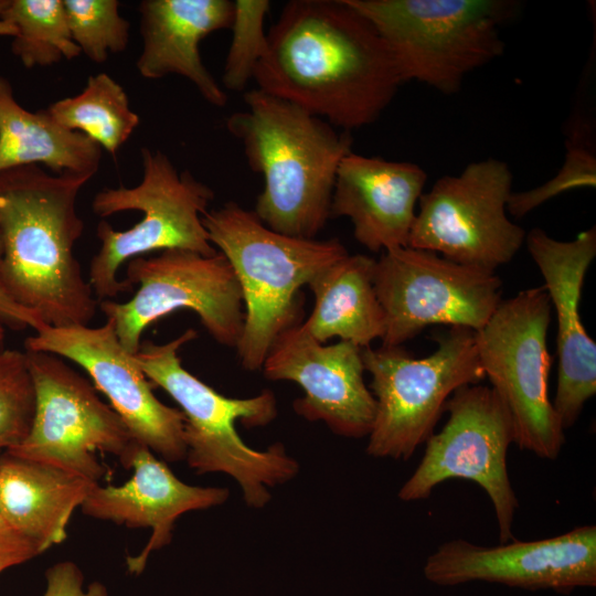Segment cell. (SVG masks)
<instances>
[{"label": "cell", "instance_id": "26", "mask_svg": "<svg viewBox=\"0 0 596 596\" xmlns=\"http://www.w3.org/2000/svg\"><path fill=\"white\" fill-rule=\"evenodd\" d=\"M0 19L14 28L11 51L26 68L82 53L72 39L63 0H9Z\"/></svg>", "mask_w": 596, "mask_h": 596}, {"label": "cell", "instance_id": "20", "mask_svg": "<svg viewBox=\"0 0 596 596\" xmlns=\"http://www.w3.org/2000/svg\"><path fill=\"white\" fill-rule=\"evenodd\" d=\"M134 472L121 486L95 485L81 508L84 514L125 524L150 528V540L138 556H128L127 567L140 574L151 552L168 545L177 519L189 511L223 504L226 488L190 486L181 481L153 453L138 445L130 462Z\"/></svg>", "mask_w": 596, "mask_h": 596}, {"label": "cell", "instance_id": "27", "mask_svg": "<svg viewBox=\"0 0 596 596\" xmlns=\"http://www.w3.org/2000/svg\"><path fill=\"white\" fill-rule=\"evenodd\" d=\"M565 147V160L557 173L536 188L513 191L508 202V213L514 217H523L564 192L578 188H595L596 152L590 126L582 123L573 126Z\"/></svg>", "mask_w": 596, "mask_h": 596}, {"label": "cell", "instance_id": "15", "mask_svg": "<svg viewBox=\"0 0 596 596\" xmlns=\"http://www.w3.org/2000/svg\"><path fill=\"white\" fill-rule=\"evenodd\" d=\"M26 351L58 355L79 365L110 402L135 440L167 461L185 459L184 415L160 402L135 354L119 342L111 319L100 327L46 326L24 341Z\"/></svg>", "mask_w": 596, "mask_h": 596}, {"label": "cell", "instance_id": "2", "mask_svg": "<svg viewBox=\"0 0 596 596\" xmlns=\"http://www.w3.org/2000/svg\"><path fill=\"white\" fill-rule=\"evenodd\" d=\"M91 178L35 164L0 172V284L51 327L87 326L98 308L74 254L85 228L77 196Z\"/></svg>", "mask_w": 596, "mask_h": 596}, {"label": "cell", "instance_id": "10", "mask_svg": "<svg viewBox=\"0 0 596 596\" xmlns=\"http://www.w3.org/2000/svg\"><path fill=\"white\" fill-rule=\"evenodd\" d=\"M25 354L34 387V415L26 437L6 453L96 483L104 477L97 451L110 454L130 468L140 444L95 386L58 355L26 350Z\"/></svg>", "mask_w": 596, "mask_h": 596}, {"label": "cell", "instance_id": "16", "mask_svg": "<svg viewBox=\"0 0 596 596\" xmlns=\"http://www.w3.org/2000/svg\"><path fill=\"white\" fill-rule=\"evenodd\" d=\"M423 574L439 586L486 582L558 593L594 587L596 526L583 525L547 539L511 540L497 546L451 540L426 558Z\"/></svg>", "mask_w": 596, "mask_h": 596}, {"label": "cell", "instance_id": "7", "mask_svg": "<svg viewBox=\"0 0 596 596\" xmlns=\"http://www.w3.org/2000/svg\"><path fill=\"white\" fill-rule=\"evenodd\" d=\"M142 179L136 187L104 188L92 202L93 212L107 217L139 211L141 220L126 231H116L106 221L97 225L99 249L93 256L88 283L98 301L130 291L119 268L134 257L151 252L185 249L211 256V244L202 216L214 199L213 190L190 171H179L169 157L141 148Z\"/></svg>", "mask_w": 596, "mask_h": 596}, {"label": "cell", "instance_id": "23", "mask_svg": "<svg viewBox=\"0 0 596 596\" xmlns=\"http://www.w3.org/2000/svg\"><path fill=\"white\" fill-rule=\"evenodd\" d=\"M375 259L348 254L308 284L313 294L311 315L304 329L324 344L338 337L361 349L385 331V317L373 284Z\"/></svg>", "mask_w": 596, "mask_h": 596}, {"label": "cell", "instance_id": "25", "mask_svg": "<svg viewBox=\"0 0 596 596\" xmlns=\"http://www.w3.org/2000/svg\"><path fill=\"white\" fill-rule=\"evenodd\" d=\"M46 109L60 126L84 134L111 156L140 120L123 86L106 73L91 75L78 95L56 100Z\"/></svg>", "mask_w": 596, "mask_h": 596}, {"label": "cell", "instance_id": "6", "mask_svg": "<svg viewBox=\"0 0 596 596\" xmlns=\"http://www.w3.org/2000/svg\"><path fill=\"white\" fill-rule=\"evenodd\" d=\"M389 46L403 83L415 81L453 95L468 74L504 51L501 26L511 0H348Z\"/></svg>", "mask_w": 596, "mask_h": 596}, {"label": "cell", "instance_id": "19", "mask_svg": "<svg viewBox=\"0 0 596 596\" xmlns=\"http://www.w3.org/2000/svg\"><path fill=\"white\" fill-rule=\"evenodd\" d=\"M426 181L414 162L351 151L337 171L330 217H348L355 240L371 252L407 246Z\"/></svg>", "mask_w": 596, "mask_h": 596}, {"label": "cell", "instance_id": "1", "mask_svg": "<svg viewBox=\"0 0 596 596\" xmlns=\"http://www.w3.org/2000/svg\"><path fill=\"white\" fill-rule=\"evenodd\" d=\"M259 89L351 132L380 118L403 83L385 41L348 0H292L267 33Z\"/></svg>", "mask_w": 596, "mask_h": 596}, {"label": "cell", "instance_id": "35", "mask_svg": "<svg viewBox=\"0 0 596 596\" xmlns=\"http://www.w3.org/2000/svg\"><path fill=\"white\" fill-rule=\"evenodd\" d=\"M4 324L0 321V353L4 350V342H6V330Z\"/></svg>", "mask_w": 596, "mask_h": 596}, {"label": "cell", "instance_id": "13", "mask_svg": "<svg viewBox=\"0 0 596 596\" xmlns=\"http://www.w3.org/2000/svg\"><path fill=\"white\" fill-rule=\"evenodd\" d=\"M448 419L432 434L421 462L397 496L411 502L427 499L449 479L476 482L490 498L501 543L513 539L519 501L508 473L507 454L514 443L510 413L491 386L470 384L446 403Z\"/></svg>", "mask_w": 596, "mask_h": 596}, {"label": "cell", "instance_id": "9", "mask_svg": "<svg viewBox=\"0 0 596 596\" xmlns=\"http://www.w3.org/2000/svg\"><path fill=\"white\" fill-rule=\"evenodd\" d=\"M551 315L544 287L529 288L501 300L475 331V340L485 376L510 413L514 443L539 458L554 460L565 435L547 391Z\"/></svg>", "mask_w": 596, "mask_h": 596}, {"label": "cell", "instance_id": "17", "mask_svg": "<svg viewBox=\"0 0 596 596\" xmlns=\"http://www.w3.org/2000/svg\"><path fill=\"white\" fill-rule=\"evenodd\" d=\"M361 350L342 340L324 345L298 322L277 337L262 370L268 380L292 381L304 390L292 404L297 415L323 422L337 435L361 438L369 436L376 411Z\"/></svg>", "mask_w": 596, "mask_h": 596}, {"label": "cell", "instance_id": "28", "mask_svg": "<svg viewBox=\"0 0 596 596\" xmlns=\"http://www.w3.org/2000/svg\"><path fill=\"white\" fill-rule=\"evenodd\" d=\"M63 6L72 39L91 61L103 63L127 47L130 23L117 0H63Z\"/></svg>", "mask_w": 596, "mask_h": 596}, {"label": "cell", "instance_id": "3", "mask_svg": "<svg viewBox=\"0 0 596 596\" xmlns=\"http://www.w3.org/2000/svg\"><path fill=\"white\" fill-rule=\"evenodd\" d=\"M246 110L226 119L264 188L254 213L270 230L316 238L330 219L337 171L351 132L259 88L244 94Z\"/></svg>", "mask_w": 596, "mask_h": 596}, {"label": "cell", "instance_id": "22", "mask_svg": "<svg viewBox=\"0 0 596 596\" xmlns=\"http://www.w3.org/2000/svg\"><path fill=\"white\" fill-rule=\"evenodd\" d=\"M95 485L6 453L0 457V515L43 553L66 539L72 513Z\"/></svg>", "mask_w": 596, "mask_h": 596}, {"label": "cell", "instance_id": "34", "mask_svg": "<svg viewBox=\"0 0 596 596\" xmlns=\"http://www.w3.org/2000/svg\"><path fill=\"white\" fill-rule=\"evenodd\" d=\"M9 0H0V17H1V13L3 12V10L6 9L7 4H8ZM15 35V30L14 28L2 21L0 19V36H14Z\"/></svg>", "mask_w": 596, "mask_h": 596}, {"label": "cell", "instance_id": "8", "mask_svg": "<svg viewBox=\"0 0 596 596\" xmlns=\"http://www.w3.org/2000/svg\"><path fill=\"white\" fill-rule=\"evenodd\" d=\"M376 402L366 453L375 458L408 460L426 443L458 389L483 377L475 331L450 327L428 356L412 358L402 347L363 348Z\"/></svg>", "mask_w": 596, "mask_h": 596}, {"label": "cell", "instance_id": "29", "mask_svg": "<svg viewBox=\"0 0 596 596\" xmlns=\"http://www.w3.org/2000/svg\"><path fill=\"white\" fill-rule=\"evenodd\" d=\"M233 4L232 41L222 81L227 89L242 92L267 51L264 24L270 3L267 0H236Z\"/></svg>", "mask_w": 596, "mask_h": 596}, {"label": "cell", "instance_id": "12", "mask_svg": "<svg viewBox=\"0 0 596 596\" xmlns=\"http://www.w3.org/2000/svg\"><path fill=\"white\" fill-rule=\"evenodd\" d=\"M512 184L509 166L494 158L439 178L419 198L407 246L494 273L525 241V231L507 214Z\"/></svg>", "mask_w": 596, "mask_h": 596}, {"label": "cell", "instance_id": "18", "mask_svg": "<svg viewBox=\"0 0 596 596\" xmlns=\"http://www.w3.org/2000/svg\"><path fill=\"white\" fill-rule=\"evenodd\" d=\"M524 243L556 311L558 372L552 405L565 430L576 423L585 403L596 393V343L579 315L585 275L596 256V227L581 232L572 241L555 240L535 227L525 235Z\"/></svg>", "mask_w": 596, "mask_h": 596}, {"label": "cell", "instance_id": "24", "mask_svg": "<svg viewBox=\"0 0 596 596\" xmlns=\"http://www.w3.org/2000/svg\"><path fill=\"white\" fill-rule=\"evenodd\" d=\"M102 148L82 132L60 126L47 109L34 113L15 99L10 82L0 74V172L23 167H47L52 173L93 177Z\"/></svg>", "mask_w": 596, "mask_h": 596}, {"label": "cell", "instance_id": "21", "mask_svg": "<svg viewBox=\"0 0 596 596\" xmlns=\"http://www.w3.org/2000/svg\"><path fill=\"white\" fill-rule=\"evenodd\" d=\"M142 50L136 63L148 79L179 75L190 81L211 105L223 107L227 96L202 62L200 43L230 29V0H143L139 4Z\"/></svg>", "mask_w": 596, "mask_h": 596}, {"label": "cell", "instance_id": "14", "mask_svg": "<svg viewBox=\"0 0 596 596\" xmlns=\"http://www.w3.org/2000/svg\"><path fill=\"white\" fill-rule=\"evenodd\" d=\"M373 284L385 317L382 345L401 347L433 324L481 329L501 301V279L434 252L397 247L375 259Z\"/></svg>", "mask_w": 596, "mask_h": 596}, {"label": "cell", "instance_id": "33", "mask_svg": "<svg viewBox=\"0 0 596 596\" xmlns=\"http://www.w3.org/2000/svg\"><path fill=\"white\" fill-rule=\"evenodd\" d=\"M0 321L10 329L23 330L33 329L35 332L42 330L45 324L33 311L14 302L3 290L0 284Z\"/></svg>", "mask_w": 596, "mask_h": 596}, {"label": "cell", "instance_id": "4", "mask_svg": "<svg viewBox=\"0 0 596 596\" xmlns=\"http://www.w3.org/2000/svg\"><path fill=\"white\" fill-rule=\"evenodd\" d=\"M196 336L194 329H188L163 344L142 342L135 360L148 380L181 407L189 466L201 475L231 476L248 507L264 508L272 499L268 488L291 480L299 465L281 443L265 450L248 447L235 423L240 421L247 428L269 424L277 415L276 398L269 390L248 398L226 397L188 372L178 352Z\"/></svg>", "mask_w": 596, "mask_h": 596}, {"label": "cell", "instance_id": "31", "mask_svg": "<svg viewBox=\"0 0 596 596\" xmlns=\"http://www.w3.org/2000/svg\"><path fill=\"white\" fill-rule=\"evenodd\" d=\"M44 596H108L105 585L94 582L83 588L84 576L73 562H60L51 566L46 573Z\"/></svg>", "mask_w": 596, "mask_h": 596}, {"label": "cell", "instance_id": "30", "mask_svg": "<svg viewBox=\"0 0 596 596\" xmlns=\"http://www.w3.org/2000/svg\"><path fill=\"white\" fill-rule=\"evenodd\" d=\"M34 405L25 351L3 350L0 353V450H8L26 437Z\"/></svg>", "mask_w": 596, "mask_h": 596}, {"label": "cell", "instance_id": "32", "mask_svg": "<svg viewBox=\"0 0 596 596\" xmlns=\"http://www.w3.org/2000/svg\"><path fill=\"white\" fill-rule=\"evenodd\" d=\"M39 546L0 515V573L41 554Z\"/></svg>", "mask_w": 596, "mask_h": 596}, {"label": "cell", "instance_id": "5", "mask_svg": "<svg viewBox=\"0 0 596 596\" xmlns=\"http://www.w3.org/2000/svg\"><path fill=\"white\" fill-rule=\"evenodd\" d=\"M202 222L240 283L245 310L235 348L243 369L257 371L277 337L300 322L301 287L349 253L338 238L277 233L234 201L206 211Z\"/></svg>", "mask_w": 596, "mask_h": 596}, {"label": "cell", "instance_id": "11", "mask_svg": "<svg viewBox=\"0 0 596 596\" xmlns=\"http://www.w3.org/2000/svg\"><path fill=\"white\" fill-rule=\"evenodd\" d=\"M136 294L126 302L98 301L111 319L120 344L131 354L139 351L145 329L178 309L193 310L212 338L236 347L244 324L240 283L226 257L217 251L205 256L185 249L134 257L126 277Z\"/></svg>", "mask_w": 596, "mask_h": 596}]
</instances>
